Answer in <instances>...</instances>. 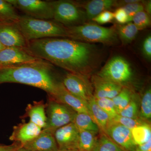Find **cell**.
I'll return each mask as SVG.
<instances>
[{
	"mask_svg": "<svg viewBox=\"0 0 151 151\" xmlns=\"http://www.w3.org/2000/svg\"><path fill=\"white\" fill-rule=\"evenodd\" d=\"M0 42L5 47L26 48L28 44L17 22H0Z\"/></svg>",
	"mask_w": 151,
	"mask_h": 151,
	"instance_id": "cell-10",
	"label": "cell"
},
{
	"mask_svg": "<svg viewBox=\"0 0 151 151\" xmlns=\"http://www.w3.org/2000/svg\"><path fill=\"white\" fill-rule=\"evenodd\" d=\"M50 97L56 101L69 106L76 113H85L91 116L88 103L68 91L62 81L58 82L54 95Z\"/></svg>",
	"mask_w": 151,
	"mask_h": 151,
	"instance_id": "cell-14",
	"label": "cell"
},
{
	"mask_svg": "<svg viewBox=\"0 0 151 151\" xmlns=\"http://www.w3.org/2000/svg\"><path fill=\"white\" fill-rule=\"evenodd\" d=\"M118 115L131 119H140L139 117V110L137 103L134 97H132L129 103L119 113Z\"/></svg>",
	"mask_w": 151,
	"mask_h": 151,
	"instance_id": "cell-32",
	"label": "cell"
},
{
	"mask_svg": "<svg viewBox=\"0 0 151 151\" xmlns=\"http://www.w3.org/2000/svg\"><path fill=\"white\" fill-rule=\"evenodd\" d=\"M41 59L34 56L25 48L5 47L0 52V68L22 65Z\"/></svg>",
	"mask_w": 151,
	"mask_h": 151,
	"instance_id": "cell-11",
	"label": "cell"
},
{
	"mask_svg": "<svg viewBox=\"0 0 151 151\" xmlns=\"http://www.w3.org/2000/svg\"><path fill=\"white\" fill-rule=\"evenodd\" d=\"M94 99L97 105L107 113L112 119L118 115L112 99L107 98H94Z\"/></svg>",
	"mask_w": 151,
	"mask_h": 151,
	"instance_id": "cell-29",
	"label": "cell"
},
{
	"mask_svg": "<svg viewBox=\"0 0 151 151\" xmlns=\"http://www.w3.org/2000/svg\"><path fill=\"white\" fill-rule=\"evenodd\" d=\"M144 7V11L146 12L150 16L151 14V1H148L145 2H143Z\"/></svg>",
	"mask_w": 151,
	"mask_h": 151,
	"instance_id": "cell-39",
	"label": "cell"
},
{
	"mask_svg": "<svg viewBox=\"0 0 151 151\" xmlns=\"http://www.w3.org/2000/svg\"><path fill=\"white\" fill-rule=\"evenodd\" d=\"M132 138L136 145H140L151 140V127L149 123L142 124L131 130Z\"/></svg>",
	"mask_w": 151,
	"mask_h": 151,
	"instance_id": "cell-23",
	"label": "cell"
},
{
	"mask_svg": "<svg viewBox=\"0 0 151 151\" xmlns=\"http://www.w3.org/2000/svg\"><path fill=\"white\" fill-rule=\"evenodd\" d=\"M5 47L1 43V42H0V52L3 49H4Z\"/></svg>",
	"mask_w": 151,
	"mask_h": 151,
	"instance_id": "cell-41",
	"label": "cell"
},
{
	"mask_svg": "<svg viewBox=\"0 0 151 151\" xmlns=\"http://www.w3.org/2000/svg\"><path fill=\"white\" fill-rule=\"evenodd\" d=\"M112 122L121 124L130 130L142 124L148 123L140 119H133L118 115L112 119Z\"/></svg>",
	"mask_w": 151,
	"mask_h": 151,
	"instance_id": "cell-31",
	"label": "cell"
},
{
	"mask_svg": "<svg viewBox=\"0 0 151 151\" xmlns=\"http://www.w3.org/2000/svg\"><path fill=\"white\" fill-rule=\"evenodd\" d=\"M62 82L68 91L87 103L94 97L93 86L87 76L69 72Z\"/></svg>",
	"mask_w": 151,
	"mask_h": 151,
	"instance_id": "cell-9",
	"label": "cell"
},
{
	"mask_svg": "<svg viewBox=\"0 0 151 151\" xmlns=\"http://www.w3.org/2000/svg\"><path fill=\"white\" fill-rule=\"evenodd\" d=\"M97 74L123 87H127L134 76L131 64L121 56H115L111 58Z\"/></svg>",
	"mask_w": 151,
	"mask_h": 151,
	"instance_id": "cell-5",
	"label": "cell"
},
{
	"mask_svg": "<svg viewBox=\"0 0 151 151\" xmlns=\"http://www.w3.org/2000/svg\"><path fill=\"white\" fill-rule=\"evenodd\" d=\"M114 19L119 24H124L128 23V17L127 13L123 7H119L115 11Z\"/></svg>",
	"mask_w": 151,
	"mask_h": 151,
	"instance_id": "cell-36",
	"label": "cell"
},
{
	"mask_svg": "<svg viewBox=\"0 0 151 151\" xmlns=\"http://www.w3.org/2000/svg\"><path fill=\"white\" fill-rule=\"evenodd\" d=\"M17 151H30L29 150H28L27 149L24 148L23 147H21Z\"/></svg>",
	"mask_w": 151,
	"mask_h": 151,
	"instance_id": "cell-40",
	"label": "cell"
},
{
	"mask_svg": "<svg viewBox=\"0 0 151 151\" xmlns=\"http://www.w3.org/2000/svg\"><path fill=\"white\" fill-rule=\"evenodd\" d=\"M115 28L119 38L124 45L128 44L134 40L139 31L132 22L116 25Z\"/></svg>",
	"mask_w": 151,
	"mask_h": 151,
	"instance_id": "cell-22",
	"label": "cell"
},
{
	"mask_svg": "<svg viewBox=\"0 0 151 151\" xmlns=\"http://www.w3.org/2000/svg\"><path fill=\"white\" fill-rule=\"evenodd\" d=\"M65 28L67 38L73 40L88 43L98 42L109 45L119 42L115 27H105L94 23H85Z\"/></svg>",
	"mask_w": 151,
	"mask_h": 151,
	"instance_id": "cell-4",
	"label": "cell"
},
{
	"mask_svg": "<svg viewBox=\"0 0 151 151\" xmlns=\"http://www.w3.org/2000/svg\"><path fill=\"white\" fill-rule=\"evenodd\" d=\"M42 130L41 128L31 122L20 124L14 127L9 139L14 142L20 143L23 146L36 137Z\"/></svg>",
	"mask_w": 151,
	"mask_h": 151,
	"instance_id": "cell-17",
	"label": "cell"
},
{
	"mask_svg": "<svg viewBox=\"0 0 151 151\" xmlns=\"http://www.w3.org/2000/svg\"><path fill=\"white\" fill-rule=\"evenodd\" d=\"M92 86L95 98L112 99L122 90L123 86L100 77L97 74L92 76Z\"/></svg>",
	"mask_w": 151,
	"mask_h": 151,
	"instance_id": "cell-15",
	"label": "cell"
},
{
	"mask_svg": "<svg viewBox=\"0 0 151 151\" xmlns=\"http://www.w3.org/2000/svg\"><path fill=\"white\" fill-rule=\"evenodd\" d=\"M20 16L8 0H0V22H17Z\"/></svg>",
	"mask_w": 151,
	"mask_h": 151,
	"instance_id": "cell-25",
	"label": "cell"
},
{
	"mask_svg": "<svg viewBox=\"0 0 151 151\" xmlns=\"http://www.w3.org/2000/svg\"><path fill=\"white\" fill-rule=\"evenodd\" d=\"M53 20L65 27L76 26L85 23L86 20L85 12L75 1H53Z\"/></svg>",
	"mask_w": 151,
	"mask_h": 151,
	"instance_id": "cell-6",
	"label": "cell"
},
{
	"mask_svg": "<svg viewBox=\"0 0 151 151\" xmlns=\"http://www.w3.org/2000/svg\"><path fill=\"white\" fill-rule=\"evenodd\" d=\"M97 137L93 151H125L103 132Z\"/></svg>",
	"mask_w": 151,
	"mask_h": 151,
	"instance_id": "cell-26",
	"label": "cell"
},
{
	"mask_svg": "<svg viewBox=\"0 0 151 151\" xmlns=\"http://www.w3.org/2000/svg\"><path fill=\"white\" fill-rule=\"evenodd\" d=\"M127 13L128 17V23L132 22L134 16L139 12L144 11V5L142 1L138 2L131 3L122 7Z\"/></svg>",
	"mask_w": 151,
	"mask_h": 151,
	"instance_id": "cell-33",
	"label": "cell"
},
{
	"mask_svg": "<svg viewBox=\"0 0 151 151\" xmlns=\"http://www.w3.org/2000/svg\"><path fill=\"white\" fill-rule=\"evenodd\" d=\"M139 118L150 123L151 118V89L149 87L143 94L141 102Z\"/></svg>",
	"mask_w": 151,
	"mask_h": 151,
	"instance_id": "cell-28",
	"label": "cell"
},
{
	"mask_svg": "<svg viewBox=\"0 0 151 151\" xmlns=\"http://www.w3.org/2000/svg\"><path fill=\"white\" fill-rule=\"evenodd\" d=\"M34 56L70 73L89 77L98 66L99 50L94 45L65 38H46L28 42Z\"/></svg>",
	"mask_w": 151,
	"mask_h": 151,
	"instance_id": "cell-1",
	"label": "cell"
},
{
	"mask_svg": "<svg viewBox=\"0 0 151 151\" xmlns=\"http://www.w3.org/2000/svg\"><path fill=\"white\" fill-rule=\"evenodd\" d=\"M16 9L34 18L53 20V1L8 0Z\"/></svg>",
	"mask_w": 151,
	"mask_h": 151,
	"instance_id": "cell-8",
	"label": "cell"
},
{
	"mask_svg": "<svg viewBox=\"0 0 151 151\" xmlns=\"http://www.w3.org/2000/svg\"><path fill=\"white\" fill-rule=\"evenodd\" d=\"M105 134L124 150H134L137 145L133 140L130 129L121 124L112 122Z\"/></svg>",
	"mask_w": 151,
	"mask_h": 151,
	"instance_id": "cell-12",
	"label": "cell"
},
{
	"mask_svg": "<svg viewBox=\"0 0 151 151\" xmlns=\"http://www.w3.org/2000/svg\"><path fill=\"white\" fill-rule=\"evenodd\" d=\"M22 147L21 144L17 142H14L9 145H0V151H17Z\"/></svg>",
	"mask_w": 151,
	"mask_h": 151,
	"instance_id": "cell-37",
	"label": "cell"
},
{
	"mask_svg": "<svg viewBox=\"0 0 151 151\" xmlns=\"http://www.w3.org/2000/svg\"><path fill=\"white\" fill-rule=\"evenodd\" d=\"M79 133L78 150L93 151L97 141V134L84 130H79Z\"/></svg>",
	"mask_w": 151,
	"mask_h": 151,
	"instance_id": "cell-24",
	"label": "cell"
},
{
	"mask_svg": "<svg viewBox=\"0 0 151 151\" xmlns=\"http://www.w3.org/2000/svg\"><path fill=\"white\" fill-rule=\"evenodd\" d=\"M132 22L139 30L147 28L151 25L150 16L144 11L136 14L133 17Z\"/></svg>",
	"mask_w": 151,
	"mask_h": 151,
	"instance_id": "cell-30",
	"label": "cell"
},
{
	"mask_svg": "<svg viewBox=\"0 0 151 151\" xmlns=\"http://www.w3.org/2000/svg\"><path fill=\"white\" fill-rule=\"evenodd\" d=\"M46 107V126L44 129L54 134L58 129L73 123L76 112L68 105L48 96V102Z\"/></svg>",
	"mask_w": 151,
	"mask_h": 151,
	"instance_id": "cell-7",
	"label": "cell"
},
{
	"mask_svg": "<svg viewBox=\"0 0 151 151\" xmlns=\"http://www.w3.org/2000/svg\"><path fill=\"white\" fill-rule=\"evenodd\" d=\"M59 81L55 78L54 65L41 59L12 67L0 68V84L19 83L34 86L54 95Z\"/></svg>",
	"mask_w": 151,
	"mask_h": 151,
	"instance_id": "cell-2",
	"label": "cell"
},
{
	"mask_svg": "<svg viewBox=\"0 0 151 151\" xmlns=\"http://www.w3.org/2000/svg\"><path fill=\"white\" fill-rule=\"evenodd\" d=\"M133 95V93L129 87L124 86L121 92L112 99L118 114L129 104Z\"/></svg>",
	"mask_w": 151,
	"mask_h": 151,
	"instance_id": "cell-27",
	"label": "cell"
},
{
	"mask_svg": "<svg viewBox=\"0 0 151 151\" xmlns=\"http://www.w3.org/2000/svg\"><path fill=\"white\" fill-rule=\"evenodd\" d=\"M134 151H151V140L143 145H137Z\"/></svg>",
	"mask_w": 151,
	"mask_h": 151,
	"instance_id": "cell-38",
	"label": "cell"
},
{
	"mask_svg": "<svg viewBox=\"0 0 151 151\" xmlns=\"http://www.w3.org/2000/svg\"><path fill=\"white\" fill-rule=\"evenodd\" d=\"M91 116L100 129L105 134L106 130L112 122V119L97 105L94 97L88 102Z\"/></svg>",
	"mask_w": 151,
	"mask_h": 151,
	"instance_id": "cell-19",
	"label": "cell"
},
{
	"mask_svg": "<svg viewBox=\"0 0 151 151\" xmlns=\"http://www.w3.org/2000/svg\"><path fill=\"white\" fill-rule=\"evenodd\" d=\"M58 151H79L78 150H58Z\"/></svg>",
	"mask_w": 151,
	"mask_h": 151,
	"instance_id": "cell-42",
	"label": "cell"
},
{
	"mask_svg": "<svg viewBox=\"0 0 151 151\" xmlns=\"http://www.w3.org/2000/svg\"><path fill=\"white\" fill-rule=\"evenodd\" d=\"M24 148L31 151H58L57 144L54 134L43 129L36 137L23 145Z\"/></svg>",
	"mask_w": 151,
	"mask_h": 151,
	"instance_id": "cell-16",
	"label": "cell"
},
{
	"mask_svg": "<svg viewBox=\"0 0 151 151\" xmlns=\"http://www.w3.org/2000/svg\"><path fill=\"white\" fill-rule=\"evenodd\" d=\"M113 19L114 13L111 11L108 10L102 12L92 19V20L96 22L98 24H103L110 22Z\"/></svg>",
	"mask_w": 151,
	"mask_h": 151,
	"instance_id": "cell-34",
	"label": "cell"
},
{
	"mask_svg": "<svg viewBox=\"0 0 151 151\" xmlns=\"http://www.w3.org/2000/svg\"><path fill=\"white\" fill-rule=\"evenodd\" d=\"M17 23L27 42L46 38L67 37L65 27L53 20L20 16Z\"/></svg>",
	"mask_w": 151,
	"mask_h": 151,
	"instance_id": "cell-3",
	"label": "cell"
},
{
	"mask_svg": "<svg viewBox=\"0 0 151 151\" xmlns=\"http://www.w3.org/2000/svg\"><path fill=\"white\" fill-rule=\"evenodd\" d=\"M45 108L46 105L40 101L35 102L33 104H29L26 109L27 115L29 118V122L35 124L42 129L46 126Z\"/></svg>",
	"mask_w": 151,
	"mask_h": 151,
	"instance_id": "cell-20",
	"label": "cell"
},
{
	"mask_svg": "<svg viewBox=\"0 0 151 151\" xmlns=\"http://www.w3.org/2000/svg\"><path fill=\"white\" fill-rule=\"evenodd\" d=\"M73 123L79 130L90 131L98 134L100 129L94 120L89 114L83 113H76Z\"/></svg>",
	"mask_w": 151,
	"mask_h": 151,
	"instance_id": "cell-21",
	"label": "cell"
},
{
	"mask_svg": "<svg viewBox=\"0 0 151 151\" xmlns=\"http://www.w3.org/2000/svg\"><path fill=\"white\" fill-rule=\"evenodd\" d=\"M79 131L73 123L58 129L54 137L58 150H78Z\"/></svg>",
	"mask_w": 151,
	"mask_h": 151,
	"instance_id": "cell-13",
	"label": "cell"
},
{
	"mask_svg": "<svg viewBox=\"0 0 151 151\" xmlns=\"http://www.w3.org/2000/svg\"><path fill=\"white\" fill-rule=\"evenodd\" d=\"M114 0H92L86 2L75 1L81 8L84 9L86 19L92 20L99 14L109 10L116 6Z\"/></svg>",
	"mask_w": 151,
	"mask_h": 151,
	"instance_id": "cell-18",
	"label": "cell"
},
{
	"mask_svg": "<svg viewBox=\"0 0 151 151\" xmlns=\"http://www.w3.org/2000/svg\"><path fill=\"white\" fill-rule=\"evenodd\" d=\"M142 51L143 56L149 61L151 59V36L149 35L143 40L142 46Z\"/></svg>",
	"mask_w": 151,
	"mask_h": 151,
	"instance_id": "cell-35",
	"label": "cell"
}]
</instances>
